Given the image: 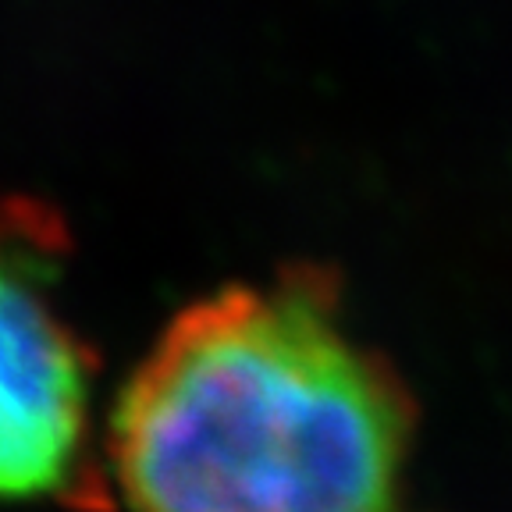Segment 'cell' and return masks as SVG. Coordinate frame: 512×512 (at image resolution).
Listing matches in <instances>:
<instances>
[{
  "instance_id": "cell-1",
  "label": "cell",
  "mask_w": 512,
  "mask_h": 512,
  "mask_svg": "<svg viewBox=\"0 0 512 512\" xmlns=\"http://www.w3.org/2000/svg\"><path fill=\"white\" fill-rule=\"evenodd\" d=\"M409 406L317 274L235 285L153 342L111 416L132 512H399Z\"/></svg>"
},
{
  "instance_id": "cell-2",
  "label": "cell",
  "mask_w": 512,
  "mask_h": 512,
  "mask_svg": "<svg viewBox=\"0 0 512 512\" xmlns=\"http://www.w3.org/2000/svg\"><path fill=\"white\" fill-rule=\"evenodd\" d=\"M93 488V363L57 306L54 246L0 224V502Z\"/></svg>"
}]
</instances>
